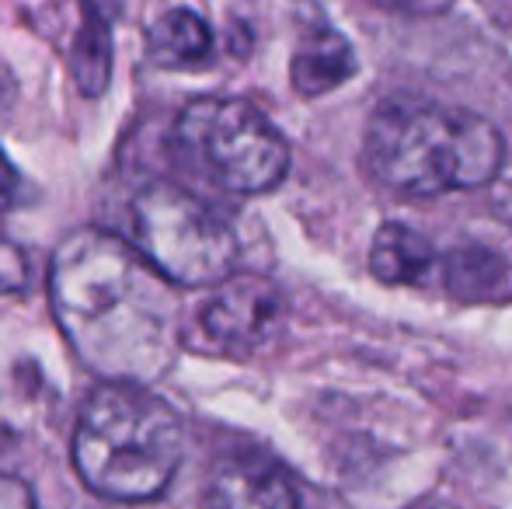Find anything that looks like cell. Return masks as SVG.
<instances>
[{"instance_id": "cell-16", "label": "cell", "mask_w": 512, "mask_h": 509, "mask_svg": "<svg viewBox=\"0 0 512 509\" xmlns=\"http://www.w3.org/2000/svg\"><path fill=\"white\" fill-rule=\"evenodd\" d=\"M380 7L387 11H401V14H436V11H446L450 0H377Z\"/></svg>"}, {"instance_id": "cell-9", "label": "cell", "mask_w": 512, "mask_h": 509, "mask_svg": "<svg viewBox=\"0 0 512 509\" xmlns=\"http://www.w3.org/2000/svg\"><path fill=\"white\" fill-rule=\"evenodd\" d=\"M356 74V56L352 46L335 32V28H310L304 42L297 46L290 63V81L300 95L317 98L324 91L342 88Z\"/></svg>"}, {"instance_id": "cell-5", "label": "cell", "mask_w": 512, "mask_h": 509, "mask_svg": "<svg viewBox=\"0 0 512 509\" xmlns=\"http://www.w3.org/2000/svg\"><path fill=\"white\" fill-rule=\"evenodd\" d=\"M178 143L206 178L234 196L276 189L290 171V143L244 98H199L178 119Z\"/></svg>"}, {"instance_id": "cell-13", "label": "cell", "mask_w": 512, "mask_h": 509, "mask_svg": "<svg viewBox=\"0 0 512 509\" xmlns=\"http://www.w3.org/2000/svg\"><path fill=\"white\" fill-rule=\"evenodd\" d=\"M28 283V262L18 245L0 241V293H18Z\"/></svg>"}, {"instance_id": "cell-7", "label": "cell", "mask_w": 512, "mask_h": 509, "mask_svg": "<svg viewBox=\"0 0 512 509\" xmlns=\"http://www.w3.org/2000/svg\"><path fill=\"white\" fill-rule=\"evenodd\" d=\"M209 509H304L293 482L272 461L258 454L223 457L209 471Z\"/></svg>"}, {"instance_id": "cell-2", "label": "cell", "mask_w": 512, "mask_h": 509, "mask_svg": "<svg viewBox=\"0 0 512 509\" xmlns=\"http://www.w3.org/2000/svg\"><path fill=\"white\" fill-rule=\"evenodd\" d=\"M506 140L471 109L415 98L377 105L366 123L363 164L398 196L432 199L488 185L502 171Z\"/></svg>"}, {"instance_id": "cell-15", "label": "cell", "mask_w": 512, "mask_h": 509, "mask_svg": "<svg viewBox=\"0 0 512 509\" xmlns=\"http://www.w3.org/2000/svg\"><path fill=\"white\" fill-rule=\"evenodd\" d=\"M0 509H39V506H35V492L21 478L0 475Z\"/></svg>"}, {"instance_id": "cell-11", "label": "cell", "mask_w": 512, "mask_h": 509, "mask_svg": "<svg viewBox=\"0 0 512 509\" xmlns=\"http://www.w3.org/2000/svg\"><path fill=\"white\" fill-rule=\"evenodd\" d=\"M150 53L161 67H199L213 56V32L196 11L175 7L150 28Z\"/></svg>"}, {"instance_id": "cell-1", "label": "cell", "mask_w": 512, "mask_h": 509, "mask_svg": "<svg viewBox=\"0 0 512 509\" xmlns=\"http://www.w3.org/2000/svg\"><path fill=\"white\" fill-rule=\"evenodd\" d=\"M49 300L70 349L102 381L154 384L178 353L171 283L129 241L81 227L56 245Z\"/></svg>"}, {"instance_id": "cell-4", "label": "cell", "mask_w": 512, "mask_h": 509, "mask_svg": "<svg viewBox=\"0 0 512 509\" xmlns=\"http://www.w3.org/2000/svg\"><path fill=\"white\" fill-rule=\"evenodd\" d=\"M133 248L175 286H216L234 272L230 224L175 182H150L129 203Z\"/></svg>"}, {"instance_id": "cell-14", "label": "cell", "mask_w": 512, "mask_h": 509, "mask_svg": "<svg viewBox=\"0 0 512 509\" xmlns=\"http://www.w3.org/2000/svg\"><path fill=\"white\" fill-rule=\"evenodd\" d=\"M21 192H25V182H21V175L11 164V157L0 150V213L14 210V206L21 203Z\"/></svg>"}, {"instance_id": "cell-12", "label": "cell", "mask_w": 512, "mask_h": 509, "mask_svg": "<svg viewBox=\"0 0 512 509\" xmlns=\"http://www.w3.org/2000/svg\"><path fill=\"white\" fill-rule=\"evenodd\" d=\"M502 283V262L488 248H457L446 258V286L457 297H478Z\"/></svg>"}, {"instance_id": "cell-6", "label": "cell", "mask_w": 512, "mask_h": 509, "mask_svg": "<svg viewBox=\"0 0 512 509\" xmlns=\"http://www.w3.org/2000/svg\"><path fill=\"white\" fill-rule=\"evenodd\" d=\"M286 318V300L276 283L262 276H234L230 272L223 283L203 300L196 314V328L209 349L223 356H251L269 346L279 335Z\"/></svg>"}, {"instance_id": "cell-3", "label": "cell", "mask_w": 512, "mask_h": 509, "mask_svg": "<svg viewBox=\"0 0 512 509\" xmlns=\"http://www.w3.org/2000/svg\"><path fill=\"white\" fill-rule=\"evenodd\" d=\"M185 457L178 412L140 384L105 381L88 394L74 429V468L95 496L157 499Z\"/></svg>"}, {"instance_id": "cell-10", "label": "cell", "mask_w": 512, "mask_h": 509, "mask_svg": "<svg viewBox=\"0 0 512 509\" xmlns=\"http://www.w3.org/2000/svg\"><path fill=\"white\" fill-rule=\"evenodd\" d=\"M436 262V248L425 234H418L415 227L405 224H380V231L373 234L370 245V272L380 283H415L429 272V265Z\"/></svg>"}, {"instance_id": "cell-8", "label": "cell", "mask_w": 512, "mask_h": 509, "mask_svg": "<svg viewBox=\"0 0 512 509\" xmlns=\"http://www.w3.org/2000/svg\"><path fill=\"white\" fill-rule=\"evenodd\" d=\"M119 18V0H81V28L70 49V70L81 95H105L112 81V25Z\"/></svg>"}]
</instances>
